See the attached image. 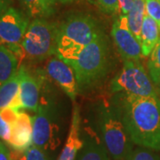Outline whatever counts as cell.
Instances as JSON below:
<instances>
[{"instance_id":"obj_6","label":"cell","mask_w":160,"mask_h":160,"mask_svg":"<svg viewBox=\"0 0 160 160\" xmlns=\"http://www.w3.org/2000/svg\"><path fill=\"white\" fill-rule=\"evenodd\" d=\"M109 89L115 94L138 97L158 96L154 83L141 61H124L122 69L110 81Z\"/></svg>"},{"instance_id":"obj_27","label":"cell","mask_w":160,"mask_h":160,"mask_svg":"<svg viewBox=\"0 0 160 160\" xmlns=\"http://www.w3.org/2000/svg\"><path fill=\"white\" fill-rule=\"evenodd\" d=\"M118 1H119L120 12L126 15L131 9L133 0H118Z\"/></svg>"},{"instance_id":"obj_11","label":"cell","mask_w":160,"mask_h":160,"mask_svg":"<svg viewBox=\"0 0 160 160\" xmlns=\"http://www.w3.org/2000/svg\"><path fill=\"white\" fill-rule=\"evenodd\" d=\"M20 75L19 95L22 104V109L37 112L41 102V89L46 75H33L22 65L18 70Z\"/></svg>"},{"instance_id":"obj_14","label":"cell","mask_w":160,"mask_h":160,"mask_svg":"<svg viewBox=\"0 0 160 160\" xmlns=\"http://www.w3.org/2000/svg\"><path fill=\"white\" fill-rule=\"evenodd\" d=\"M12 149L22 151L29 148L32 142V117L28 113L19 112L16 122L12 127L11 137L6 143Z\"/></svg>"},{"instance_id":"obj_9","label":"cell","mask_w":160,"mask_h":160,"mask_svg":"<svg viewBox=\"0 0 160 160\" xmlns=\"http://www.w3.org/2000/svg\"><path fill=\"white\" fill-rule=\"evenodd\" d=\"M111 37L115 46L124 61H141L143 57L139 40L128 26L126 14L120 12L113 22Z\"/></svg>"},{"instance_id":"obj_25","label":"cell","mask_w":160,"mask_h":160,"mask_svg":"<svg viewBox=\"0 0 160 160\" xmlns=\"http://www.w3.org/2000/svg\"><path fill=\"white\" fill-rule=\"evenodd\" d=\"M146 12L158 23L160 29V0H145Z\"/></svg>"},{"instance_id":"obj_20","label":"cell","mask_w":160,"mask_h":160,"mask_svg":"<svg viewBox=\"0 0 160 160\" xmlns=\"http://www.w3.org/2000/svg\"><path fill=\"white\" fill-rule=\"evenodd\" d=\"M19 110L7 107L0 110V140L7 143L10 140L12 125L19 117Z\"/></svg>"},{"instance_id":"obj_10","label":"cell","mask_w":160,"mask_h":160,"mask_svg":"<svg viewBox=\"0 0 160 160\" xmlns=\"http://www.w3.org/2000/svg\"><path fill=\"white\" fill-rule=\"evenodd\" d=\"M45 75L74 102L79 91L74 69L70 64L55 55L52 56L46 63Z\"/></svg>"},{"instance_id":"obj_21","label":"cell","mask_w":160,"mask_h":160,"mask_svg":"<svg viewBox=\"0 0 160 160\" xmlns=\"http://www.w3.org/2000/svg\"><path fill=\"white\" fill-rule=\"evenodd\" d=\"M11 158L12 160H50L47 152L33 144L27 149L22 151L12 149L11 151Z\"/></svg>"},{"instance_id":"obj_29","label":"cell","mask_w":160,"mask_h":160,"mask_svg":"<svg viewBox=\"0 0 160 160\" xmlns=\"http://www.w3.org/2000/svg\"><path fill=\"white\" fill-rule=\"evenodd\" d=\"M57 1L62 4H70V3H73V2L78 1V0H57ZM88 1H92V0H88ZM94 3H95V0H94Z\"/></svg>"},{"instance_id":"obj_16","label":"cell","mask_w":160,"mask_h":160,"mask_svg":"<svg viewBox=\"0 0 160 160\" xmlns=\"http://www.w3.org/2000/svg\"><path fill=\"white\" fill-rule=\"evenodd\" d=\"M20 58L6 46L0 45V86L17 74Z\"/></svg>"},{"instance_id":"obj_7","label":"cell","mask_w":160,"mask_h":160,"mask_svg":"<svg viewBox=\"0 0 160 160\" xmlns=\"http://www.w3.org/2000/svg\"><path fill=\"white\" fill-rule=\"evenodd\" d=\"M33 145L49 154L61 145V130L56 111L50 103L41 102L32 117Z\"/></svg>"},{"instance_id":"obj_13","label":"cell","mask_w":160,"mask_h":160,"mask_svg":"<svg viewBox=\"0 0 160 160\" xmlns=\"http://www.w3.org/2000/svg\"><path fill=\"white\" fill-rule=\"evenodd\" d=\"M81 114L78 105L75 104L72 110L71 122L69 126V133L66 139V142L63 146L62 152L57 160H76L80 149L83 145L81 136Z\"/></svg>"},{"instance_id":"obj_12","label":"cell","mask_w":160,"mask_h":160,"mask_svg":"<svg viewBox=\"0 0 160 160\" xmlns=\"http://www.w3.org/2000/svg\"><path fill=\"white\" fill-rule=\"evenodd\" d=\"M83 145L76 160H110L109 153L98 129L92 126L81 128Z\"/></svg>"},{"instance_id":"obj_17","label":"cell","mask_w":160,"mask_h":160,"mask_svg":"<svg viewBox=\"0 0 160 160\" xmlns=\"http://www.w3.org/2000/svg\"><path fill=\"white\" fill-rule=\"evenodd\" d=\"M24 6L27 14L33 17L46 18L52 15L55 12L57 0H20Z\"/></svg>"},{"instance_id":"obj_18","label":"cell","mask_w":160,"mask_h":160,"mask_svg":"<svg viewBox=\"0 0 160 160\" xmlns=\"http://www.w3.org/2000/svg\"><path fill=\"white\" fill-rule=\"evenodd\" d=\"M146 13L145 0H133L130 11L126 14L128 26L139 42L141 40V29Z\"/></svg>"},{"instance_id":"obj_8","label":"cell","mask_w":160,"mask_h":160,"mask_svg":"<svg viewBox=\"0 0 160 160\" xmlns=\"http://www.w3.org/2000/svg\"><path fill=\"white\" fill-rule=\"evenodd\" d=\"M29 17L12 6L0 15V45L6 46L22 59V42L29 25Z\"/></svg>"},{"instance_id":"obj_5","label":"cell","mask_w":160,"mask_h":160,"mask_svg":"<svg viewBox=\"0 0 160 160\" xmlns=\"http://www.w3.org/2000/svg\"><path fill=\"white\" fill-rule=\"evenodd\" d=\"M59 25L43 18L29 23L22 42V58L38 62L56 56Z\"/></svg>"},{"instance_id":"obj_26","label":"cell","mask_w":160,"mask_h":160,"mask_svg":"<svg viewBox=\"0 0 160 160\" xmlns=\"http://www.w3.org/2000/svg\"><path fill=\"white\" fill-rule=\"evenodd\" d=\"M0 160H12L11 151L2 140H0Z\"/></svg>"},{"instance_id":"obj_2","label":"cell","mask_w":160,"mask_h":160,"mask_svg":"<svg viewBox=\"0 0 160 160\" xmlns=\"http://www.w3.org/2000/svg\"><path fill=\"white\" fill-rule=\"evenodd\" d=\"M96 126L113 160H129L133 142L127 132L118 95L102 98L96 107Z\"/></svg>"},{"instance_id":"obj_19","label":"cell","mask_w":160,"mask_h":160,"mask_svg":"<svg viewBox=\"0 0 160 160\" xmlns=\"http://www.w3.org/2000/svg\"><path fill=\"white\" fill-rule=\"evenodd\" d=\"M20 91V75L17 74L0 86V110L10 107Z\"/></svg>"},{"instance_id":"obj_4","label":"cell","mask_w":160,"mask_h":160,"mask_svg":"<svg viewBox=\"0 0 160 160\" xmlns=\"http://www.w3.org/2000/svg\"><path fill=\"white\" fill-rule=\"evenodd\" d=\"M69 64L74 69L79 92L102 79L109 67V44L104 32L98 35Z\"/></svg>"},{"instance_id":"obj_31","label":"cell","mask_w":160,"mask_h":160,"mask_svg":"<svg viewBox=\"0 0 160 160\" xmlns=\"http://www.w3.org/2000/svg\"><path fill=\"white\" fill-rule=\"evenodd\" d=\"M5 1H6V2H9V1H11V0H5Z\"/></svg>"},{"instance_id":"obj_3","label":"cell","mask_w":160,"mask_h":160,"mask_svg":"<svg viewBox=\"0 0 160 160\" xmlns=\"http://www.w3.org/2000/svg\"><path fill=\"white\" fill-rule=\"evenodd\" d=\"M102 31L97 21L89 14L69 16L59 25L56 56L69 64Z\"/></svg>"},{"instance_id":"obj_22","label":"cell","mask_w":160,"mask_h":160,"mask_svg":"<svg viewBox=\"0 0 160 160\" xmlns=\"http://www.w3.org/2000/svg\"><path fill=\"white\" fill-rule=\"evenodd\" d=\"M148 72L155 86L158 84L160 82V39L149 55Z\"/></svg>"},{"instance_id":"obj_1","label":"cell","mask_w":160,"mask_h":160,"mask_svg":"<svg viewBox=\"0 0 160 160\" xmlns=\"http://www.w3.org/2000/svg\"><path fill=\"white\" fill-rule=\"evenodd\" d=\"M123 119L134 145L160 151V97L118 93Z\"/></svg>"},{"instance_id":"obj_15","label":"cell","mask_w":160,"mask_h":160,"mask_svg":"<svg viewBox=\"0 0 160 160\" xmlns=\"http://www.w3.org/2000/svg\"><path fill=\"white\" fill-rule=\"evenodd\" d=\"M160 39V29L158 23L146 13L141 29V46L143 57H148Z\"/></svg>"},{"instance_id":"obj_30","label":"cell","mask_w":160,"mask_h":160,"mask_svg":"<svg viewBox=\"0 0 160 160\" xmlns=\"http://www.w3.org/2000/svg\"><path fill=\"white\" fill-rule=\"evenodd\" d=\"M155 86H156V88H157V91H158V96L160 97V82L158 84H157Z\"/></svg>"},{"instance_id":"obj_24","label":"cell","mask_w":160,"mask_h":160,"mask_svg":"<svg viewBox=\"0 0 160 160\" xmlns=\"http://www.w3.org/2000/svg\"><path fill=\"white\" fill-rule=\"evenodd\" d=\"M95 5L105 14L116 15L120 13L118 0H95Z\"/></svg>"},{"instance_id":"obj_23","label":"cell","mask_w":160,"mask_h":160,"mask_svg":"<svg viewBox=\"0 0 160 160\" xmlns=\"http://www.w3.org/2000/svg\"><path fill=\"white\" fill-rule=\"evenodd\" d=\"M153 149L138 147L133 149L129 160H160V154Z\"/></svg>"},{"instance_id":"obj_28","label":"cell","mask_w":160,"mask_h":160,"mask_svg":"<svg viewBox=\"0 0 160 160\" xmlns=\"http://www.w3.org/2000/svg\"><path fill=\"white\" fill-rule=\"evenodd\" d=\"M8 7H9L8 2H6L5 0H0V15L6 11Z\"/></svg>"}]
</instances>
